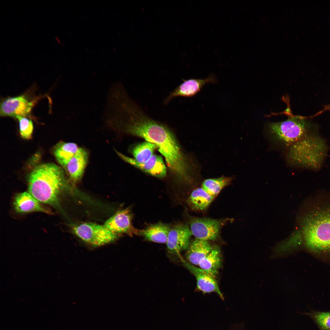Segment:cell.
<instances>
[{"instance_id":"obj_1","label":"cell","mask_w":330,"mask_h":330,"mask_svg":"<svg viewBox=\"0 0 330 330\" xmlns=\"http://www.w3.org/2000/svg\"><path fill=\"white\" fill-rule=\"evenodd\" d=\"M119 123L125 132L155 145L171 172L178 180L187 183L190 181L187 160L167 126L148 116L134 101L124 108Z\"/></svg>"},{"instance_id":"obj_2","label":"cell","mask_w":330,"mask_h":330,"mask_svg":"<svg viewBox=\"0 0 330 330\" xmlns=\"http://www.w3.org/2000/svg\"><path fill=\"white\" fill-rule=\"evenodd\" d=\"M65 174L60 167L53 163L37 166L28 176V192L40 203L56 205L66 186Z\"/></svg>"},{"instance_id":"obj_3","label":"cell","mask_w":330,"mask_h":330,"mask_svg":"<svg viewBox=\"0 0 330 330\" xmlns=\"http://www.w3.org/2000/svg\"><path fill=\"white\" fill-rule=\"evenodd\" d=\"M303 243L316 253H330V204L317 205L308 212L303 221Z\"/></svg>"},{"instance_id":"obj_4","label":"cell","mask_w":330,"mask_h":330,"mask_svg":"<svg viewBox=\"0 0 330 330\" xmlns=\"http://www.w3.org/2000/svg\"><path fill=\"white\" fill-rule=\"evenodd\" d=\"M327 150L324 140L315 131L288 147L287 157L292 164L316 170L322 165Z\"/></svg>"},{"instance_id":"obj_5","label":"cell","mask_w":330,"mask_h":330,"mask_svg":"<svg viewBox=\"0 0 330 330\" xmlns=\"http://www.w3.org/2000/svg\"><path fill=\"white\" fill-rule=\"evenodd\" d=\"M307 119L292 116L283 121L269 123L267 127L275 139L289 147L316 131Z\"/></svg>"},{"instance_id":"obj_6","label":"cell","mask_w":330,"mask_h":330,"mask_svg":"<svg viewBox=\"0 0 330 330\" xmlns=\"http://www.w3.org/2000/svg\"><path fill=\"white\" fill-rule=\"evenodd\" d=\"M74 233L85 242L94 247H98L113 242L119 235L112 232L104 225L92 223H83L73 228Z\"/></svg>"},{"instance_id":"obj_7","label":"cell","mask_w":330,"mask_h":330,"mask_svg":"<svg viewBox=\"0 0 330 330\" xmlns=\"http://www.w3.org/2000/svg\"><path fill=\"white\" fill-rule=\"evenodd\" d=\"M232 220L229 218L193 217L190 219L189 226L192 235L196 238L213 241L218 237L222 227Z\"/></svg>"},{"instance_id":"obj_8","label":"cell","mask_w":330,"mask_h":330,"mask_svg":"<svg viewBox=\"0 0 330 330\" xmlns=\"http://www.w3.org/2000/svg\"><path fill=\"white\" fill-rule=\"evenodd\" d=\"M35 103L34 101L25 94L7 98L1 103L0 116L15 118L17 116L26 117L30 114Z\"/></svg>"},{"instance_id":"obj_9","label":"cell","mask_w":330,"mask_h":330,"mask_svg":"<svg viewBox=\"0 0 330 330\" xmlns=\"http://www.w3.org/2000/svg\"><path fill=\"white\" fill-rule=\"evenodd\" d=\"M192 235L189 226L179 224L170 228L166 242L167 249L172 254L187 249Z\"/></svg>"},{"instance_id":"obj_10","label":"cell","mask_w":330,"mask_h":330,"mask_svg":"<svg viewBox=\"0 0 330 330\" xmlns=\"http://www.w3.org/2000/svg\"><path fill=\"white\" fill-rule=\"evenodd\" d=\"M132 215L130 208L119 210L108 219L104 225L112 232L130 236L138 234L139 232L132 224Z\"/></svg>"},{"instance_id":"obj_11","label":"cell","mask_w":330,"mask_h":330,"mask_svg":"<svg viewBox=\"0 0 330 330\" xmlns=\"http://www.w3.org/2000/svg\"><path fill=\"white\" fill-rule=\"evenodd\" d=\"M185 266L195 277L198 288L204 293L214 292L222 299L224 298L215 278L216 274L183 261Z\"/></svg>"},{"instance_id":"obj_12","label":"cell","mask_w":330,"mask_h":330,"mask_svg":"<svg viewBox=\"0 0 330 330\" xmlns=\"http://www.w3.org/2000/svg\"><path fill=\"white\" fill-rule=\"evenodd\" d=\"M183 80V82L171 92L165 100V104H167L175 97H192L199 92L205 84L215 83L217 81L215 76L213 75L205 79H191Z\"/></svg>"},{"instance_id":"obj_13","label":"cell","mask_w":330,"mask_h":330,"mask_svg":"<svg viewBox=\"0 0 330 330\" xmlns=\"http://www.w3.org/2000/svg\"><path fill=\"white\" fill-rule=\"evenodd\" d=\"M116 152L119 156L124 161L145 172L158 178H163L166 176V167L160 156L153 155L146 162L139 163L134 158L127 156L118 152Z\"/></svg>"},{"instance_id":"obj_14","label":"cell","mask_w":330,"mask_h":330,"mask_svg":"<svg viewBox=\"0 0 330 330\" xmlns=\"http://www.w3.org/2000/svg\"><path fill=\"white\" fill-rule=\"evenodd\" d=\"M29 192H25L17 194L14 199V205L15 210L18 213L38 211L50 213Z\"/></svg>"},{"instance_id":"obj_15","label":"cell","mask_w":330,"mask_h":330,"mask_svg":"<svg viewBox=\"0 0 330 330\" xmlns=\"http://www.w3.org/2000/svg\"><path fill=\"white\" fill-rule=\"evenodd\" d=\"M88 153L80 148L67 164L66 168L71 179L75 182L79 181L83 175L88 160Z\"/></svg>"},{"instance_id":"obj_16","label":"cell","mask_w":330,"mask_h":330,"mask_svg":"<svg viewBox=\"0 0 330 330\" xmlns=\"http://www.w3.org/2000/svg\"><path fill=\"white\" fill-rule=\"evenodd\" d=\"M213 247L209 241L195 238L187 249L186 258L189 263L198 265L200 260L210 253Z\"/></svg>"},{"instance_id":"obj_17","label":"cell","mask_w":330,"mask_h":330,"mask_svg":"<svg viewBox=\"0 0 330 330\" xmlns=\"http://www.w3.org/2000/svg\"><path fill=\"white\" fill-rule=\"evenodd\" d=\"M170 228L168 225L159 222L148 225L139 233L148 241L164 243L167 242Z\"/></svg>"},{"instance_id":"obj_18","label":"cell","mask_w":330,"mask_h":330,"mask_svg":"<svg viewBox=\"0 0 330 330\" xmlns=\"http://www.w3.org/2000/svg\"><path fill=\"white\" fill-rule=\"evenodd\" d=\"M215 197L206 193L201 187L194 189L187 200L189 206L192 210L203 211L207 209Z\"/></svg>"},{"instance_id":"obj_19","label":"cell","mask_w":330,"mask_h":330,"mask_svg":"<svg viewBox=\"0 0 330 330\" xmlns=\"http://www.w3.org/2000/svg\"><path fill=\"white\" fill-rule=\"evenodd\" d=\"M79 147L72 142H60L57 145L54 150V156L58 163L62 166H66Z\"/></svg>"},{"instance_id":"obj_20","label":"cell","mask_w":330,"mask_h":330,"mask_svg":"<svg viewBox=\"0 0 330 330\" xmlns=\"http://www.w3.org/2000/svg\"><path fill=\"white\" fill-rule=\"evenodd\" d=\"M222 257L220 249L217 246H213L210 253L200 262V268L217 275L221 266Z\"/></svg>"},{"instance_id":"obj_21","label":"cell","mask_w":330,"mask_h":330,"mask_svg":"<svg viewBox=\"0 0 330 330\" xmlns=\"http://www.w3.org/2000/svg\"><path fill=\"white\" fill-rule=\"evenodd\" d=\"M232 180V178L224 176L208 178L203 182L201 188L209 195L215 197L222 189L230 184Z\"/></svg>"},{"instance_id":"obj_22","label":"cell","mask_w":330,"mask_h":330,"mask_svg":"<svg viewBox=\"0 0 330 330\" xmlns=\"http://www.w3.org/2000/svg\"><path fill=\"white\" fill-rule=\"evenodd\" d=\"M157 148L154 144L146 141L137 145L132 152L134 159L139 163H143L148 160L153 155Z\"/></svg>"},{"instance_id":"obj_23","label":"cell","mask_w":330,"mask_h":330,"mask_svg":"<svg viewBox=\"0 0 330 330\" xmlns=\"http://www.w3.org/2000/svg\"><path fill=\"white\" fill-rule=\"evenodd\" d=\"M305 314L313 320L318 327L319 330H330V311L312 310Z\"/></svg>"},{"instance_id":"obj_24","label":"cell","mask_w":330,"mask_h":330,"mask_svg":"<svg viewBox=\"0 0 330 330\" xmlns=\"http://www.w3.org/2000/svg\"><path fill=\"white\" fill-rule=\"evenodd\" d=\"M16 118L18 121L20 132L22 138L26 139L31 138L34 126L32 121L26 117L17 116Z\"/></svg>"},{"instance_id":"obj_25","label":"cell","mask_w":330,"mask_h":330,"mask_svg":"<svg viewBox=\"0 0 330 330\" xmlns=\"http://www.w3.org/2000/svg\"><path fill=\"white\" fill-rule=\"evenodd\" d=\"M228 330H247L244 324L238 323L232 325Z\"/></svg>"},{"instance_id":"obj_26","label":"cell","mask_w":330,"mask_h":330,"mask_svg":"<svg viewBox=\"0 0 330 330\" xmlns=\"http://www.w3.org/2000/svg\"><path fill=\"white\" fill-rule=\"evenodd\" d=\"M327 110H329V111H330V105H328L325 106L324 107V109L322 110L320 112H318L317 114H318V115H319V114H321V113L324 112V111H327Z\"/></svg>"}]
</instances>
